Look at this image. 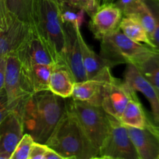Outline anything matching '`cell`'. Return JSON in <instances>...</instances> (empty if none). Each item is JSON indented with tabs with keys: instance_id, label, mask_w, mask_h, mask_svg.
Here are the masks:
<instances>
[{
	"instance_id": "1",
	"label": "cell",
	"mask_w": 159,
	"mask_h": 159,
	"mask_svg": "<svg viewBox=\"0 0 159 159\" xmlns=\"http://www.w3.org/2000/svg\"><path fill=\"white\" fill-rule=\"evenodd\" d=\"M66 99L43 90L25 97L12 110L21 115L24 133L45 144L66 110Z\"/></svg>"
},
{
	"instance_id": "2",
	"label": "cell",
	"mask_w": 159,
	"mask_h": 159,
	"mask_svg": "<svg viewBox=\"0 0 159 159\" xmlns=\"http://www.w3.org/2000/svg\"><path fill=\"white\" fill-rule=\"evenodd\" d=\"M31 26L56 65H65L66 34L61 8L55 0H33Z\"/></svg>"
},
{
	"instance_id": "3",
	"label": "cell",
	"mask_w": 159,
	"mask_h": 159,
	"mask_svg": "<svg viewBox=\"0 0 159 159\" xmlns=\"http://www.w3.org/2000/svg\"><path fill=\"white\" fill-rule=\"evenodd\" d=\"M45 144L67 158L99 157L98 151L92 145L76 116L68 107Z\"/></svg>"
},
{
	"instance_id": "4",
	"label": "cell",
	"mask_w": 159,
	"mask_h": 159,
	"mask_svg": "<svg viewBox=\"0 0 159 159\" xmlns=\"http://www.w3.org/2000/svg\"><path fill=\"white\" fill-rule=\"evenodd\" d=\"M99 57L106 66L113 68L121 64H133L154 51L149 46L130 40L118 28L100 40Z\"/></svg>"
},
{
	"instance_id": "5",
	"label": "cell",
	"mask_w": 159,
	"mask_h": 159,
	"mask_svg": "<svg viewBox=\"0 0 159 159\" xmlns=\"http://www.w3.org/2000/svg\"><path fill=\"white\" fill-rule=\"evenodd\" d=\"M68 99L67 107L76 116L87 138L99 155V150L109 132L108 114L101 107L75 100L71 98Z\"/></svg>"
},
{
	"instance_id": "6",
	"label": "cell",
	"mask_w": 159,
	"mask_h": 159,
	"mask_svg": "<svg viewBox=\"0 0 159 159\" xmlns=\"http://www.w3.org/2000/svg\"><path fill=\"white\" fill-rule=\"evenodd\" d=\"M109 132L99 150V156L113 159H139L126 126L108 115Z\"/></svg>"
},
{
	"instance_id": "7",
	"label": "cell",
	"mask_w": 159,
	"mask_h": 159,
	"mask_svg": "<svg viewBox=\"0 0 159 159\" xmlns=\"http://www.w3.org/2000/svg\"><path fill=\"white\" fill-rule=\"evenodd\" d=\"M135 96V91L125 82L112 75L105 83L101 107L107 114L119 120L127 102Z\"/></svg>"
},
{
	"instance_id": "8",
	"label": "cell",
	"mask_w": 159,
	"mask_h": 159,
	"mask_svg": "<svg viewBox=\"0 0 159 159\" xmlns=\"http://www.w3.org/2000/svg\"><path fill=\"white\" fill-rule=\"evenodd\" d=\"M16 54L22 66L56 65L49 51L32 26H30L27 36L18 48Z\"/></svg>"
},
{
	"instance_id": "9",
	"label": "cell",
	"mask_w": 159,
	"mask_h": 159,
	"mask_svg": "<svg viewBox=\"0 0 159 159\" xmlns=\"http://www.w3.org/2000/svg\"><path fill=\"white\" fill-rule=\"evenodd\" d=\"M4 89L10 111L20 101L29 96L25 90L21 65L16 53L6 57Z\"/></svg>"
},
{
	"instance_id": "10",
	"label": "cell",
	"mask_w": 159,
	"mask_h": 159,
	"mask_svg": "<svg viewBox=\"0 0 159 159\" xmlns=\"http://www.w3.org/2000/svg\"><path fill=\"white\" fill-rule=\"evenodd\" d=\"M91 17L89 27L94 37L100 40L119 28L123 12L114 3L99 6Z\"/></svg>"
},
{
	"instance_id": "11",
	"label": "cell",
	"mask_w": 159,
	"mask_h": 159,
	"mask_svg": "<svg viewBox=\"0 0 159 159\" xmlns=\"http://www.w3.org/2000/svg\"><path fill=\"white\" fill-rule=\"evenodd\" d=\"M124 82L135 92L144 95L151 106L152 120L159 122V96L151 82L140 72L133 64H127L124 72Z\"/></svg>"
},
{
	"instance_id": "12",
	"label": "cell",
	"mask_w": 159,
	"mask_h": 159,
	"mask_svg": "<svg viewBox=\"0 0 159 159\" xmlns=\"http://www.w3.org/2000/svg\"><path fill=\"white\" fill-rule=\"evenodd\" d=\"M65 29L66 34L65 65L69 70L75 82H83L87 80V76L82 61V52L75 28L71 25L65 24Z\"/></svg>"
},
{
	"instance_id": "13",
	"label": "cell",
	"mask_w": 159,
	"mask_h": 159,
	"mask_svg": "<svg viewBox=\"0 0 159 159\" xmlns=\"http://www.w3.org/2000/svg\"><path fill=\"white\" fill-rule=\"evenodd\" d=\"M24 134L21 115L11 110L0 124V153L11 156Z\"/></svg>"
},
{
	"instance_id": "14",
	"label": "cell",
	"mask_w": 159,
	"mask_h": 159,
	"mask_svg": "<svg viewBox=\"0 0 159 159\" xmlns=\"http://www.w3.org/2000/svg\"><path fill=\"white\" fill-rule=\"evenodd\" d=\"M75 28L78 40L80 45L82 52V61L86 73L87 79H98V80H108L112 76L110 68L106 66L104 62L89 46L86 43L82 37L80 28Z\"/></svg>"
},
{
	"instance_id": "15",
	"label": "cell",
	"mask_w": 159,
	"mask_h": 159,
	"mask_svg": "<svg viewBox=\"0 0 159 159\" xmlns=\"http://www.w3.org/2000/svg\"><path fill=\"white\" fill-rule=\"evenodd\" d=\"M30 29V25L12 16L7 29L0 32V56L7 57L9 54L16 53Z\"/></svg>"
},
{
	"instance_id": "16",
	"label": "cell",
	"mask_w": 159,
	"mask_h": 159,
	"mask_svg": "<svg viewBox=\"0 0 159 159\" xmlns=\"http://www.w3.org/2000/svg\"><path fill=\"white\" fill-rule=\"evenodd\" d=\"M127 133L137 151L139 159H155L159 156V141L147 127L135 128L127 127Z\"/></svg>"
},
{
	"instance_id": "17",
	"label": "cell",
	"mask_w": 159,
	"mask_h": 159,
	"mask_svg": "<svg viewBox=\"0 0 159 159\" xmlns=\"http://www.w3.org/2000/svg\"><path fill=\"white\" fill-rule=\"evenodd\" d=\"M55 65H33L22 66L23 84L28 95L49 90L50 77Z\"/></svg>"
},
{
	"instance_id": "18",
	"label": "cell",
	"mask_w": 159,
	"mask_h": 159,
	"mask_svg": "<svg viewBox=\"0 0 159 159\" xmlns=\"http://www.w3.org/2000/svg\"><path fill=\"white\" fill-rule=\"evenodd\" d=\"M107 81L87 79L83 82H75L73 87L71 98L75 100L101 107L104 93V86Z\"/></svg>"
},
{
	"instance_id": "19",
	"label": "cell",
	"mask_w": 159,
	"mask_h": 159,
	"mask_svg": "<svg viewBox=\"0 0 159 159\" xmlns=\"http://www.w3.org/2000/svg\"><path fill=\"white\" fill-rule=\"evenodd\" d=\"M75 82L66 65H55L51 77L48 89L51 93L64 99L71 98Z\"/></svg>"
},
{
	"instance_id": "20",
	"label": "cell",
	"mask_w": 159,
	"mask_h": 159,
	"mask_svg": "<svg viewBox=\"0 0 159 159\" xmlns=\"http://www.w3.org/2000/svg\"><path fill=\"white\" fill-rule=\"evenodd\" d=\"M124 126L142 129L146 127L147 115L138 96L129 100L119 120Z\"/></svg>"
},
{
	"instance_id": "21",
	"label": "cell",
	"mask_w": 159,
	"mask_h": 159,
	"mask_svg": "<svg viewBox=\"0 0 159 159\" xmlns=\"http://www.w3.org/2000/svg\"><path fill=\"white\" fill-rule=\"evenodd\" d=\"M119 29L128 38L137 43H144L153 48V44L142 25L131 16H123L119 25Z\"/></svg>"
},
{
	"instance_id": "22",
	"label": "cell",
	"mask_w": 159,
	"mask_h": 159,
	"mask_svg": "<svg viewBox=\"0 0 159 159\" xmlns=\"http://www.w3.org/2000/svg\"><path fill=\"white\" fill-rule=\"evenodd\" d=\"M123 16H131L136 19L152 38L155 30V18L145 0H138L130 9L123 14Z\"/></svg>"
},
{
	"instance_id": "23",
	"label": "cell",
	"mask_w": 159,
	"mask_h": 159,
	"mask_svg": "<svg viewBox=\"0 0 159 159\" xmlns=\"http://www.w3.org/2000/svg\"><path fill=\"white\" fill-rule=\"evenodd\" d=\"M134 65L153 85L159 96V53L152 51Z\"/></svg>"
},
{
	"instance_id": "24",
	"label": "cell",
	"mask_w": 159,
	"mask_h": 159,
	"mask_svg": "<svg viewBox=\"0 0 159 159\" xmlns=\"http://www.w3.org/2000/svg\"><path fill=\"white\" fill-rule=\"evenodd\" d=\"M6 4L12 16L31 26L33 0H6Z\"/></svg>"
},
{
	"instance_id": "25",
	"label": "cell",
	"mask_w": 159,
	"mask_h": 159,
	"mask_svg": "<svg viewBox=\"0 0 159 159\" xmlns=\"http://www.w3.org/2000/svg\"><path fill=\"white\" fill-rule=\"evenodd\" d=\"M61 19L64 24L81 27L85 21V12L82 9H75L68 6H61Z\"/></svg>"
},
{
	"instance_id": "26",
	"label": "cell",
	"mask_w": 159,
	"mask_h": 159,
	"mask_svg": "<svg viewBox=\"0 0 159 159\" xmlns=\"http://www.w3.org/2000/svg\"><path fill=\"white\" fill-rule=\"evenodd\" d=\"M34 142V139L30 135L24 134L22 139L14 149L9 159H29L31 148Z\"/></svg>"
},
{
	"instance_id": "27",
	"label": "cell",
	"mask_w": 159,
	"mask_h": 159,
	"mask_svg": "<svg viewBox=\"0 0 159 159\" xmlns=\"http://www.w3.org/2000/svg\"><path fill=\"white\" fill-rule=\"evenodd\" d=\"M155 18V30L151 38L153 48L159 53V0H145Z\"/></svg>"
},
{
	"instance_id": "28",
	"label": "cell",
	"mask_w": 159,
	"mask_h": 159,
	"mask_svg": "<svg viewBox=\"0 0 159 159\" xmlns=\"http://www.w3.org/2000/svg\"><path fill=\"white\" fill-rule=\"evenodd\" d=\"M12 16L9 13L6 0H0V32L6 30L9 26Z\"/></svg>"
},
{
	"instance_id": "29",
	"label": "cell",
	"mask_w": 159,
	"mask_h": 159,
	"mask_svg": "<svg viewBox=\"0 0 159 159\" xmlns=\"http://www.w3.org/2000/svg\"><path fill=\"white\" fill-rule=\"evenodd\" d=\"M48 147L46 144H40L34 141L30 150L29 159H43Z\"/></svg>"
},
{
	"instance_id": "30",
	"label": "cell",
	"mask_w": 159,
	"mask_h": 159,
	"mask_svg": "<svg viewBox=\"0 0 159 159\" xmlns=\"http://www.w3.org/2000/svg\"><path fill=\"white\" fill-rule=\"evenodd\" d=\"M10 112L8 105L7 96L5 89H3L0 92V124L3 121V120L6 117Z\"/></svg>"
},
{
	"instance_id": "31",
	"label": "cell",
	"mask_w": 159,
	"mask_h": 159,
	"mask_svg": "<svg viewBox=\"0 0 159 159\" xmlns=\"http://www.w3.org/2000/svg\"><path fill=\"white\" fill-rule=\"evenodd\" d=\"M81 9H83L89 16H92L99 8L96 0H78Z\"/></svg>"
},
{
	"instance_id": "32",
	"label": "cell",
	"mask_w": 159,
	"mask_h": 159,
	"mask_svg": "<svg viewBox=\"0 0 159 159\" xmlns=\"http://www.w3.org/2000/svg\"><path fill=\"white\" fill-rule=\"evenodd\" d=\"M138 0H116L114 4L122 11L123 14L130 9Z\"/></svg>"
},
{
	"instance_id": "33",
	"label": "cell",
	"mask_w": 159,
	"mask_h": 159,
	"mask_svg": "<svg viewBox=\"0 0 159 159\" xmlns=\"http://www.w3.org/2000/svg\"><path fill=\"white\" fill-rule=\"evenodd\" d=\"M6 65V57L0 56V92L4 89Z\"/></svg>"
},
{
	"instance_id": "34",
	"label": "cell",
	"mask_w": 159,
	"mask_h": 159,
	"mask_svg": "<svg viewBox=\"0 0 159 159\" xmlns=\"http://www.w3.org/2000/svg\"><path fill=\"white\" fill-rule=\"evenodd\" d=\"M146 127L152 130L154 134L157 137L159 141V122H154L150 117L147 116V124Z\"/></svg>"
},
{
	"instance_id": "35",
	"label": "cell",
	"mask_w": 159,
	"mask_h": 159,
	"mask_svg": "<svg viewBox=\"0 0 159 159\" xmlns=\"http://www.w3.org/2000/svg\"><path fill=\"white\" fill-rule=\"evenodd\" d=\"M55 1L60 7L68 6V7L75 8V9H81L78 0H55Z\"/></svg>"
},
{
	"instance_id": "36",
	"label": "cell",
	"mask_w": 159,
	"mask_h": 159,
	"mask_svg": "<svg viewBox=\"0 0 159 159\" xmlns=\"http://www.w3.org/2000/svg\"><path fill=\"white\" fill-rule=\"evenodd\" d=\"M43 159H74V158H65V157L61 156V155H59V154L57 153L56 152L53 151L52 149L48 148V151H47V152L45 153Z\"/></svg>"
},
{
	"instance_id": "37",
	"label": "cell",
	"mask_w": 159,
	"mask_h": 159,
	"mask_svg": "<svg viewBox=\"0 0 159 159\" xmlns=\"http://www.w3.org/2000/svg\"><path fill=\"white\" fill-rule=\"evenodd\" d=\"M96 3H97L98 6H101L104 4H107V0H96Z\"/></svg>"
},
{
	"instance_id": "38",
	"label": "cell",
	"mask_w": 159,
	"mask_h": 159,
	"mask_svg": "<svg viewBox=\"0 0 159 159\" xmlns=\"http://www.w3.org/2000/svg\"><path fill=\"white\" fill-rule=\"evenodd\" d=\"M9 158H10V156H9V155L0 153V159H9Z\"/></svg>"
},
{
	"instance_id": "39",
	"label": "cell",
	"mask_w": 159,
	"mask_h": 159,
	"mask_svg": "<svg viewBox=\"0 0 159 159\" xmlns=\"http://www.w3.org/2000/svg\"><path fill=\"white\" fill-rule=\"evenodd\" d=\"M97 159H113V158H108V157H102V156H99V157H97Z\"/></svg>"
},
{
	"instance_id": "40",
	"label": "cell",
	"mask_w": 159,
	"mask_h": 159,
	"mask_svg": "<svg viewBox=\"0 0 159 159\" xmlns=\"http://www.w3.org/2000/svg\"><path fill=\"white\" fill-rule=\"evenodd\" d=\"M116 0H107V4H110V3H114Z\"/></svg>"
},
{
	"instance_id": "41",
	"label": "cell",
	"mask_w": 159,
	"mask_h": 159,
	"mask_svg": "<svg viewBox=\"0 0 159 159\" xmlns=\"http://www.w3.org/2000/svg\"><path fill=\"white\" fill-rule=\"evenodd\" d=\"M90 159H97V157H96V158H90Z\"/></svg>"
},
{
	"instance_id": "42",
	"label": "cell",
	"mask_w": 159,
	"mask_h": 159,
	"mask_svg": "<svg viewBox=\"0 0 159 159\" xmlns=\"http://www.w3.org/2000/svg\"><path fill=\"white\" fill-rule=\"evenodd\" d=\"M155 159H159V156L158 157V158H155Z\"/></svg>"
}]
</instances>
